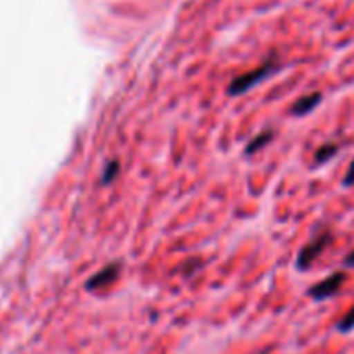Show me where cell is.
I'll use <instances>...</instances> for the list:
<instances>
[{
  "instance_id": "obj_8",
  "label": "cell",
  "mask_w": 354,
  "mask_h": 354,
  "mask_svg": "<svg viewBox=\"0 0 354 354\" xmlns=\"http://www.w3.org/2000/svg\"><path fill=\"white\" fill-rule=\"evenodd\" d=\"M354 185V160L351 162L348 170H346V176H344V187H353Z\"/></svg>"
},
{
  "instance_id": "obj_5",
  "label": "cell",
  "mask_w": 354,
  "mask_h": 354,
  "mask_svg": "<svg viewBox=\"0 0 354 354\" xmlns=\"http://www.w3.org/2000/svg\"><path fill=\"white\" fill-rule=\"evenodd\" d=\"M272 137H274V135H272V131H266V133L257 135V137H255V139H253V141H251V143L247 145L245 153H247V156H251V153L259 151L261 147H266V145H268V143L272 141Z\"/></svg>"
},
{
  "instance_id": "obj_6",
  "label": "cell",
  "mask_w": 354,
  "mask_h": 354,
  "mask_svg": "<svg viewBox=\"0 0 354 354\" xmlns=\"http://www.w3.org/2000/svg\"><path fill=\"white\" fill-rule=\"evenodd\" d=\"M336 153H338V145H336V143H326L324 147L317 149V153H315V164H326V162H330Z\"/></svg>"
},
{
  "instance_id": "obj_2",
  "label": "cell",
  "mask_w": 354,
  "mask_h": 354,
  "mask_svg": "<svg viewBox=\"0 0 354 354\" xmlns=\"http://www.w3.org/2000/svg\"><path fill=\"white\" fill-rule=\"evenodd\" d=\"M276 66H278V62H276V58H270L268 62H263L261 66H257V68H253V71H249V73H245V75H241V77H236L234 81H232V85H230V93H243V91H247V89H251V87H255L257 83H261L272 71H276Z\"/></svg>"
},
{
  "instance_id": "obj_9",
  "label": "cell",
  "mask_w": 354,
  "mask_h": 354,
  "mask_svg": "<svg viewBox=\"0 0 354 354\" xmlns=\"http://www.w3.org/2000/svg\"><path fill=\"white\" fill-rule=\"evenodd\" d=\"M344 266H346V268H354V251L344 259Z\"/></svg>"
},
{
  "instance_id": "obj_4",
  "label": "cell",
  "mask_w": 354,
  "mask_h": 354,
  "mask_svg": "<svg viewBox=\"0 0 354 354\" xmlns=\"http://www.w3.org/2000/svg\"><path fill=\"white\" fill-rule=\"evenodd\" d=\"M319 102H322V93H317V91H315V93H309V95H303L299 102H295L292 114H295V116H303V114L311 112L313 108H317Z\"/></svg>"
},
{
  "instance_id": "obj_7",
  "label": "cell",
  "mask_w": 354,
  "mask_h": 354,
  "mask_svg": "<svg viewBox=\"0 0 354 354\" xmlns=\"http://www.w3.org/2000/svg\"><path fill=\"white\" fill-rule=\"evenodd\" d=\"M354 330V307L338 322V332H342V334H348V332H353Z\"/></svg>"
},
{
  "instance_id": "obj_1",
  "label": "cell",
  "mask_w": 354,
  "mask_h": 354,
  "mask_svg": "<svg viewBox=\"0 0 354 354\" xmlns=\"http://www.w3.org/2000/svg\"><path fill=\"white\" fill-rule=\"evenodd\" d=\"M334 241V234L328 230V228H322L301 251H299V257H297V270L299 272H307L313 268V263L330 249Z\"/></svg>"
},
{
  "instance_id": "obj_3",
  "label": "cell",
  "mask_w": 354,
  "mask_h": 354,
  "mask_svg": "<svg viewBox=\"0 0 354 354\" xmlns=\"http://www.w3.org/2000/svg\"><path fill=\"white\" fill-rule=\"evenodd\" d=\"M344 282H346V272H334V274H330L328 278H324L322 282L313 284V286L309 288V297L315 299V301L334 299V297L342 290Z\"/></svg>"
}]
</instances>
